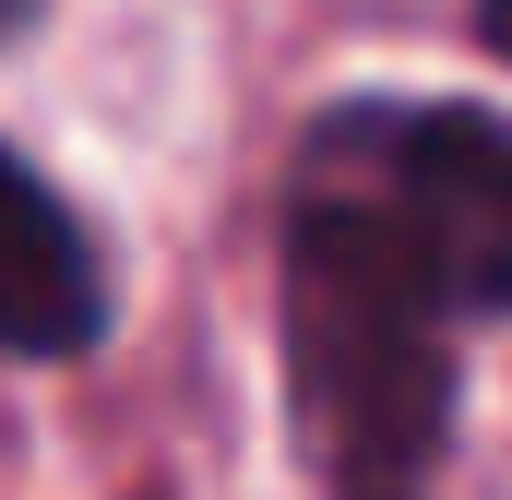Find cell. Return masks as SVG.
Listing matches in <instances>:
<instances>
[{"label":"cell","instance_id":"cell-4","mask_svg":"<svg viewBox=\"0 0 512 500\" xmlns=\"http://www.w3.org/2000/svg\"><path fill=\"white\" fill-rule=\"evenodd\" d=\"M477 36H489V48L512 60V0H477Z\"/></svg>","mask_w":512,"mask_h":500},{"label":"cell","instance_id":"cell-2","mask_svg":"<svg viewBox=\"0 0 512 500\" xmlns=\"http://www.w3.org/2000/svg\"><path fill=\"white\" fill-rule=\"evenodd\" d=\"M298 155L346 167L370 203H393L465 322H512V120L453 96H346L322 108Z\"/></svg>","mask_w":512,"mask_h":500},{"label":"cell","instance_id":"cell-3","mask_svg":"<svg viewBox=\"0 0 512 500\" xmlns=\"http://www.w3.org/2000/svg\"><path fill=\"white\" fill-rule=\"evenodd\" d=\"M108 334V274L84 215L0 143V358H84Z\"/></svg>","mask_w":512,"mask_h":500},{"label":"cell","instance_id":"cell-5","mask_svg":"<svg viewBox=\"0 0 512 500\" xmlns=\"http://www.w3.org/2000/svg\"><path fill=\"white\" fill-rule=\"evenodd\" d=\"M36 12H48V0H0V48H12V36H36Z\"/></svg>","mask_w":512,"mask_h":500},{"label":"cell","instance_id":"cell-1","mask_svg":"<svg viewBox=\"0 0 512 500\" xmlns=\"http://www.w3.org/2000/svg\"><path fill=\"white\" fill-rule=\"evenodd\" d=\"M274 322H286V417L322 500H429L453 453V322L465 298L417 227L346 167L298 155L274 215Z\"/></svg>","mask_w":512,"mask_h":500}]
</instances>
